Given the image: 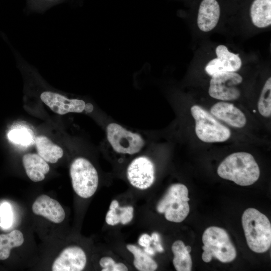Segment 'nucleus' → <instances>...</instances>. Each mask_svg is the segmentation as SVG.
<instances>
[{
    "label": "nucleus",
    "mask_w": 271,
    "mask_h": 271,
    "mask_svg": "<svg viewBox=\"0 0 271 271\" xmlns=\"http://www.w3.org/2000/svg\"><path fill=\"white\" fill-rule=\"evenodd\" d=\"M217 172L221 178L243 186L253 184L260 176L259 168L254 157L244 152L228 156L220 164Z\"/></svg>",
    "instance_id": "nucleus-1"
},
{
    "label": "nucleus",
    "mask_w": 271,
    "mask_h": 271,
    "mask_svg": "<svg viewBox=\"0 0 271 271\" xmlns=\"http://www.w3.org/2000/svg\"><path fill=\"white\" fill-rule=\"evenodd\" d=\"M242 225L248 247L256 253L266 252L271 245V224L268 218L255 208L243 212Z\"/></svg>",
    "instance_id": "nucleus-2"
},
{
    "label": "nucleus",
    "mask_w": 271,
    "mask_h": 271,
    "mask_svg": "<svg viewBox=\"0 0 271 271\" xmlns=\"http://www.w3.org/2000/svg\"><path fill=\"white\" fill-rule=\"evenodd\" d=\"M203 260L210 262L214 257L224 263L233 261L236 256V250L228 233L217 226L207 228L202 235Z\"/></svg>",
    "instance_id": "nucleus-3"
},
{
    "label": "nucleus",
    "mask_w": 271,
    "mask_h": 271,
    "mask_svg": "<svg viewBox=\"0 0 271 271\" xmlns=\"http://www.w3.org/2000/svg\"><path fill=\"white\" fill-rule=\"evenodd\" d=\"M188 190L181 183L171 185L156 206L159 213L164 214L165 218L171 222L183 221L190 211Z\"/></svg>",
    "instance_id": "nucleus-4"
},
{
    "label": "nucleus",
    "mask_w": 271,
    "mask_h": 271,
    "mask_svg": "<svg viewBox=\"0 0 271 271\" xmlns=\"http://www.w3.org/2000/svg\"><path fill=\"white\" fill-rule=\"evenodd\" d=\"M191 112L195 121V132L197 137L205 143L223 142L231 136L230 129L221 124L201 106L194 105Z\"/></svg>",
    "instance_id": "nucleus-5"
},
{
    "label": "nucleus",
    "mask_w": 271,
    "mask_h": 271,
    "mask_svg": "<svg viewBox=\"0 0 271 271\" xmlns=\"http://www.w3.org/2000/svg\"><path fill=\"white\" fill-rule=\"evenodd\" d=\"M72 185L80 197L88 198L94 195L98 186V175L87 159L79 157L72 163L70 168Z\"/></svg>",
    "instance_id": "nucleus-6"
},
{
    "label": "nucleus",
    "mask_w": 271,
    "mask_h": 271,
    "mask_svg": "<svg viewBox=\"0 0 271 271\" xmlns=\"http://www.w3.org/2000/svg\"><path fill=\"white\" fill-rule=\"evenodd\" d=\"M107 139L117 153L133 155L139 152L145 141L139 133L132 132L116 123H110L106 127Z\"/></svg>",
    "instance_id": "nucleus-7"
},
{
    "label": "nucleus",
    "mask_w": 271,
    "mask_h": 271,
    "mask_svg": "<svg viewBox=\"0 0 271 271\" xmlns=\"http://www.w3.org/2000/svg\"><path fill=\"white\" fill-rule=\"evenodd\" d=\"M242 81V76L235 72L214 75L210 81L209 94L213 98L222 101L236 100L240 96L237 85Z\"/></svg>",
    "instance_id": "nucleus-8"
},
{
    "label": "nucleus",
    "mask_w": 271,
    "mask_h": 271,
    "mask_svg": "<svg viewBox=\"0 0 271 271\" xmlns=\"http://www.w3.org/2000/svg\"><path fill=\"white\" fill-rule=\"evenodd\" d=\"M127 178L134 187L146 190L150 188L155 180V169L153 162L146 156L135 158L126 170Z\"/></svg>",
    "instance_id": "nucleus-9"
},
{
    "label": "nucleus",
    "mask_w": 271,
    "mask_h": 271,
    "mask_svg": "<svg viewBox=\"0 0 271 271\" xmlns=\"http://www.w3.org/2000/svg\"><path fill=\"white\" fill-rule=\"evenodd\" d=\"M215 52L217 58L210 61L205 68L209 75L236 72L241 68L242 62L238 54L229 52L225 46H218Z\"/></svg>",
    "instance_id": "nucleus-10"
},
{
    "label": "nucleus",
    "mask_w": 271,
    "mask_h": 271,
    "mask_svg": "<svg viewBox=\"0 0 271 271\" xmlns=\"http://www.w3.org/2000/svg\"><path fill=\"white\" fill-rule=\"evenodd\" d=\"M86 256L80 247L71 246L65 248L54 260L53 271H81L86 264Z\"/></svg>",
    "instance_id": "nucleus-11"
},
{
    "label": "nucleus",
    "mask_w": 271,
    "mask_h": 271,
    "mask_svg": "<svg viewBox=\"0 0 271 271\" xmlns=\"http://www.w3.org/2000/svg\"><path fill=\"white\" fill-rule=\"evenodd\" d=\"M40 98L53 111L61 115L69 112H81L85 106V103L82 100L68 99L63 95L51 91L43 92Z\"/></svg>",
    "instance_id": "nucleus-12"
},
{
    "label": "nucleus",
    "mask_w": 271,
    "mask_h": 271,
    "mask_svg": "<svg viewBox=\"0 0 271 271\" xmlns=\"http://www.w3.org/2000/svg\"><path fill=\"white\" fill-rule=\"evenodd\" d=\"M32 210L36 215L42 216L55 223L62 222L65 217V211L60 204L46 195H40L36 199L32 205Z\"/></svg>",
    "instance_id": "nucleus-13"
},
{
    "label": "nucleus",
    "mask_w": 271,
    "mask_h": 271,
    "mask_svg": "<svg viewBox=\"0 0 271 271\" xmlns=\"http://www.w3.org/2000/svg\"><path fill=\"white\" fill-rule=\"evenodd\" d=\"M210 113L213 116L234 127L242 128L246 123L244 114L231 103L224 101L216 103L211 108Z\"/></svg>",
    "instance_id": "nucleus-14"
},
{
    "label": "nucleus",
    "mask_w": 271,
    "mask_h": 271,
    "mask_svg": "<svg viewBox=\"0 0 271 271\" xmlns=\"http://www.w3.org/2000/svg\"><path fill=\"white\" fill-rule=\"evenodd\" d=\"M220 15V6L217 0H202L197 17L199 29L203 32L212 30L217 25Z\"/></svg>",
    "instance_id": "nucleus-15"
},
{
    "label": "nucleus",
    "mask_w": 271,
    "mask_h": 271,
    "mask_svg": "<svg viewBox=\"0 0 271 271\" xmlns=\"http://www.w3.org/2000/svg\"><path fill=\"white\" fill-rule=\"evenodd\" d=\"M23 163L27 176L35 182L43 181L50 170L47 162L38 154L25 155L23 157Z\"/></svg>",
    "instance_id": "nucleus-16"
},
{
    "label": "nucleus",
    "mask_w": 271,
    "mask_h": 271,
    "mask_svg": "<svg viewBox=\"0 0 271 271\" xmlns=\"http://www.w3.org/2000/svg\"><path fill=\"white\" fill-rule=\"evenodd\" d=\"M252 23L258 28L271 24V0H254L250 10Z\"/></svg>",
    "instance_id": "nucleus-17"
},
{
    "label": "nucleus",
    "mask_w": 271,
    "mask_h": 271,
    "mask_svg": "<svg viewBox=\"0 0 271 271\" xmlns=\"http://www.w3.org/2000/svg\"><path fill=\"white\" fill-rule=\"evenodd\" d=\"M35 145L38 155L45 161L56 163L63 155L61 147L55 144L44 136H40L35 139Z\"/></svg>",
    "instance_id": "nucleus-18"
},
{
    "label": "nucleus",
    "mask_w": 271,
    "mask_h": 271,
    "mask_svg": "<svg viewBox=\"0 0 271 271\" xmlns=\"http://www.w3.org/2000/svg\"><path fill=\"white\" fill-rule=\"evenodd\" d=\"M133 207L131 206L120 207L117 200L111 201L105 216V221L109 225L119 223L125 225L129 223L133 216Z\"/></svg>",
    "instance_id": "nucleus-19"
},
{
    "label": "nucleus",
    "mask_w": 271,
    "mask_h": 271,
    "mask_svg": "<svg viewBox=\"0 0 271 271\" xmlns=\"http://www.w3.org/2000/svg\"><path fill=\"white\" fill-rule=\"evenodd\" d=\"M174 254L173 265L177 271H190L192 269V261L190 252L191 247L185 245L180 240L175 241L172 245Z\"/></svg>",
    "instance_id": "nucleus-20"
},
{
    "label": "nucleus",
    "mask_w": 271,
    "mask_h": 271,
    "mask_svg": "<svg viewBox=\"0 0 271 271\" xmlns=\"http://www.w3.org/2000/svg\"><path fill=\"white\" fill-rule=\"evenodd\" d=\"M24 241L23 234L19 230H14L7 234H0V260L7 259L11 250L22 245Z\"/></svg>",
    "instance_id": "nucleus-21"
},
{
    "label": "nucleus",
    "mask_w": 271,
    "mask_h": 271,
    "mask_svg": "<svg viewBox=\"0 0 271 271\" xmlns=\"http://www.w3.org/2000/svg\"><path fill=\"white\" fill-rule=\"evenodd\" d=\"M126 248L133 255V265L140 271H154L157 263L147 253L133 244L126 245Z\"/></svg>",
    "instance_id": "nucleus-22"
},
{
    "label": "nucleus",
    "mask_w": 271,
    "mask_h": 271,
    "mask_svg": "<svg viewBox=\"0 0 271 271\" xmlns=\"http://www.w3.org/2000/svg\"><path fill=\"white\" fill-rule=\"evenodd\" d=\"M258 110L263 116L271 115V78L269 77L262 88L257 103Z\"/></svg>",
    "instance_id": "nucleus-23"
},
{
    "label": "nucleus",
    "mask_w": 271,
    "mask_h": 271,
    "mask_svg": "<svg viewBox=\"0 0 271 271\" xmlns=\"http://www.w3.org/2000/svg\"><path fill=\"white\" fill-rule=\"evenodd\" d=\"M102 271H127V267L122 262H116L110 256H104L99 260Z\"/></svg>",
    "instance_id": "nucleus-24"
},
{
    "label": "nucleus",
    "mask_w": 271,
    "mask_h": 271,
    "mask_svg": "<svg viewBox=\"0 0 271 271\" xmlns=\"http://www.w3.org/2000/svg\"><path fill=\"white\" fill-rule=\"evenodd\" d=\"M0 225L3 228L10 227L12 223L13 215L10 205L5 202L0 207Z\"/></svg>",
    "instance_id": "nucleus-25"
},
{
    "label": "nucleus",
    "mask_w": 271,
    "mask_h": 271,
    "mask_svg": "<svg viewBox=\"0 0 271 271\" xmlns=\"http://www.w3.org/2000/svg\"><path fill=\"white\" fill-rule=\"evenodd\" d=\"M26 131L14 129L9 133L8 137L11 141L15 143H20L22 144L26 145L29 143L31 140L30 135Z\"/></svg>",
    "instance_id": "nucleus-26"
},
{
    "label": "nucleus",
    "mask_w": 271,
    "mask_h": 271,
    "mask_svg": "<svg viewBox=\"0 0 271 271\" xmlns=\"http://www.w3.org/2000/svg\"><path fill=\"white\" fill-rule=\"evenodd\" d=\"M153 241L151 236L147 233L143 234L138 240L139 244L144 247H146L151 246V243Z\"/></svg>",
    "instance_id": "nucleus-27"
},
{
    "label": "nucleus",
    "mask_w": 271,
    "mask_h": 271,
    "mask_svg": "<svg viewBox=\"0 0 271 271\" xmlns=\"http://www.w3.org/2000/svg\"><path fill=\"white\" fill-rule=\"evenodd\" d=\"M144 251L149 255H154L155 254V249L151 246L144 247Z\"/></svg>",
    "instance_id": "nucleus-28"
},
{
    "label": "nucleus",
    "mask_w": 271,
    "mask_h": 271,
    "mask_svg": "<svg viewBox=\"0 0 271 271\" xmlns=\"http://www.w3.org/2000/svg\"><path fill=\"white\" fill-rule=\"evenodd\" d=\"M153 241L155 242H159L160 240V236L157 232H154L151 235Z\"/></svg>",
    "instance_id": "nucleus-29"
},
{
    "label": "nucleus",
    "mask_w": 271,
    "mask_h": 271,
    "mask_svg": "<svg viewBox=\"0 0 271 271\" xmlns=\"http://www.w3.org/2000/svg\"><path fill=\"white\" fill-rule=\"evenodd\" d=\"M154 244L155 245L156 247V250L159 252H162L164 251V248L163 246H162L161 244L159 242H154Z\"/></svg>",
    "instance_id": "nucleus-30"
},
{
    "label": "nucleus",
    "mask_w": 271,
    "mask_h": 271,
    "mask_svg": "<svg viewBox=\"0 0 271 271\" xmlns=\"http://www.w3.org/2000/svg\"><path fill=\"white\" fill-rule=\"evenodd\" d=\"M87 112H91L93 110V106L90 103L85 104L84 109Z\"/></svg>",
    "instance_id": "nucleus-31"
}]
</instances>
